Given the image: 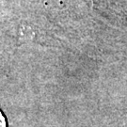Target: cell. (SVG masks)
I'll return each mask as SVG.
<instances>
[{
	"label": "cell",
	"mask_w": 127,
	"mask_h": 127,
	"mask_svg": "<svg viewBox=\"0 0 127 127\" xmlns=\"http://www.w3.org/2000/svg\"><path fill=\"white\" fill-rule=\"evenodd\" d=\"M7 126V123H6V119H5L4 115L0 111V127H6Z\"/></svg>",
	"instance_id": "cell-1"
}]
</instances>
